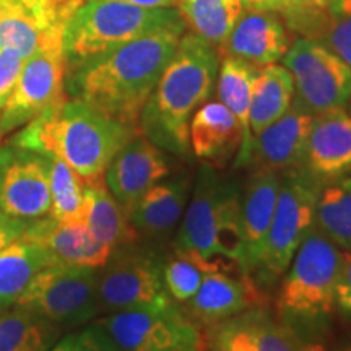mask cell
<instances>
[{
	"mask_svg": "<svg viewBox=\"0 0 351 351\" xmlns=\"http://www.w3.org/2000/svg\"><path fill=\"white\" fill-rule=\"evenodd\" d=\"M241 195L239 179L223 178L212 166H202L176 232V251L241 270Z\"/></svg>",
	"mask_w": 351,
	"mask_h": 351,
	"instance_id": "5b68a950",
	"label": "cell"
},
{
	"mask_svg": "<svg viewBox=\"0 0 351 351\" xmlns=\"http://www.w3.org/2000/svg\"><path fill=\"white\" fill-rule=\"evenodd\" d=\"M29 225V219H21L7 215L0 210V249L7 247L15 241L21 239L26 228Z\"/></svg>",
	"mask_w": 351,
	"mask_h": 351,
	"instance_id": "f35d334b",
	"label": "cell"
},
{
	"mask_svg": "<svg viewBox=\"0 0 351 351\" xmlns=\"http://www.w3.org/2000/svg\"><path fill=\"white\" fill-rule=\"evenodd\" d=\"M182 34H150L67 67L65 95L138 130L140 114Z\"/></svg>",
	"mask_w": 351,
	"mask_h": 351,
	"instance_id": "6da1fadb",
	"label": "cell"
},
{
	"mask_svg": "<svg viewBox=\"0 0 351 351\" xmlns=\"http://www.w3.org/2000/svg\"><path fill=\"white\" fill-rule=\"evenodd\" d=\"M60 330L33 311L12 306L0 313V351H51Z\"/></svg>",
	"mask_w": 351,
	"mask_h": 351,
	"instance_id": "f546056e",
	"label": "cell"
},
{
	"mask_svg": "<svg viewBox=\"0 0 351 351\" xmlns=\"http://www.w3.org/2000/svg\"><path fill=\"white\" fill-rule=\"evenodd\" d=\"M67 60L62 44H52L25 60L19 80L0 109V137L21 129L65 96Z\"/></svg>",
	"mask_w": 351,
	"mask_h": 351,
	"instance_id": "7c38bea8",
	"label": "cell"
},
{
	"mask_svg": "<svg viewBox=\"0 0 351 351\" xmlns=\"http://www.w3.org/2000/svg\"><path fill=\"white\" fill-rule=\"evenodd\" d=\"M295 101V83L283 65H265L258 69L254 82L249 124L252 137L278 121Z\"/></svg>",
	"mask_w": 351,
	"mask_h": 351,
	"instance_id": "484cf974",
	"label": "cell"
},
{
	"mask_svg": "<svg viewBox=\"0 0 351 351\" xmlns=\"http://www.w3.org/2000/svg\"><path fill=\"white\" fill-rule=\"evenodd\" d=\"M307 351H327V350L324 348V346H320L319 343H307ZM330 351H351V341L350 343L337 346L335 350H330Z\"/></svg>",
	"mask_w": 351,
	"mask_h": 351,
	"instance_id": "ee69618b",
	"label": "cell"
},
{
	"mask_svg": "<svg viewBox=\"0 0 351 351\" xmlns=\"http://www.w3.org/2000/svg\"><path fill=\"white\" fill-rule=\"evenodd\" d=\"M282 176L275 173H252L241 195V270L251 278L261 261L263 244L269 234L278 200Z\"/></svg>",
	"mask_w": 351,
	"mask_h": 351,
	"instance_id": "44dd1931",
	"label": "cell"
},
{
	"mask_svg": "<svg viewBox=\"0 0 351 351\" xmlns=\"http://www.w3.org/2000/svg\"><path fill=\"white\" fill-rule=\"evenodd\" d=\"M8 3H10V0H0V15H2V13L5 12V8L8 7Z\"/></svg>",
	"mask_w": 351,
	"mask_h": 351,
	"instance_id": "bcb514c9",
	"label": "cell"
},
{
	"mask_svg": "<svg viewBox=\"0 0 351 351\" xmlns=\"http://www.w3.org/2000/svg\"><path fill=\"white\" fill-rule=\"evenodd\" d=\"M319 43H322L327 49L339 56L351 69V16L337 19L332 28L324 34Z\"/></svg>",
	"mask_w": 351,
	"mask_h": 351,
	"instance_id": "e575fe53",
	"label": "cell"
},
{
	"mask_svg": "<svg viewBox=\"0 0 351 351\" xmlns=\"http://www.w3.org/2000/svg\"><path fill=\"white\" fill-rule=\"evenodd\" d=\"M21 239L41 247L54 265L101 269L112 251L91 234L85 223H64L49 215L32 219Z\"/></svg>",
	"mask_w": 351,
	"mask_h": 351,
	"instance_id": "d6986e66",
	"label": "cell"
},
{
	"mask_svg": "<svg viewBox=\"0 0 351 351\" xmlns=\"http://www.w3.org/2000/svg\"><path fill=\"white\" fill-rule=\"evenodd\" d=\"M291 44V33L278 13L245 8L218 52L265 67L280 62Z\"/></svg>",
	"mask_w": 351,
	"mask_h": 351,
	"instance_id": "ffe728a7",
	"label": "cell"
},
{
	"mask_svg": "<svg viewBox=\"0 0 351 351\" xmlns=\"http://www.w3.org/2000/svg\"><path fill=\"white\" fill-rule=\"evenodd\" d=\"M319 186L304 171L282 174L278 200L263 251L251 280L258 288H271L280 282L302 239L314 226V207Z\"/></svg>",
	"mask_w": 351,
	"mask_h": 351,
	"instance_id": "52a82bcc",
	"label": "cell"
},
{
	"mask_svg": "<svg viewBox=\"0 0 351 351\" xmlns=\"http://www.w3.org/2000/svg\"><path fill=\"white\" fill-rule=\"evenodd\" d=\"M205 271L191 254L176 251L165 258L163 280L169 298L176 302L186 304L199 289Z\"/></svg>",
	"mask_w": 351,
	"mask_h": 351,
	"instance_id": "d6a6232c",
	"label": "cell"
},
{
	"mask_svg": "<svg viewBox=\"0 0 351 351\" xmlns=\"http://www.w3.org/2000/svg\"><path fill=\"white\" fill-rule=\"evenodd\" d=\"M93 324L122 351H204L199 324L176 302L160 309L111 313Z\"/></svg>",
	"mask_w": 351,
	"mask_h": 351,
	"instance_id": "30bf717a",
	"label": "cell"
},
{
	"mask_svg": "<svg viewBox=\"0 0 351 351\" xmlns=\"http://www.w3.org/2000/svg\"><path fill=\"white\" fill-rule=\"evenodd\" d=\"M83 0H10L0 15V47L26 60L43 47L62 44L64 26Z\"/></svg>",
	"mask_w": 351,
	"mask_h": 351,
	"instance_id": "5bb4252c",
	"label": "cell"
},
{
	"mask_svg": "<svg viewBox=\"0 0 351 351\" xmlns=\"http://www.w3.org/2000/svg\"><path fill=\"white\" fill-rule=\"evenodd\" d=\"M256 65L244 62L236 57L225 56L219 59L217 77L218 101L230 109V112L239 122L243 132V147L236 155V166H245L252 147V132L249 124V109H251V96L256 77L258 73Z\"/></svg>",
	"mask_w": 351,
	"mask_h": 351,
	"instance_id": "cb8c5ba5",
	"label": "cell"
},
{
	"mask_svg": "<svg viewBox=\"0 0 351 351\" xmlns=\"http://www.w3.org/2000/svg\"><path fill=\"white\" fill-rule=\"evenodd\" d=\"M165 32L186 33L178 8H143L122 0H83L64 26L67 67Z\"/></svg>",
	"mask_w": 351,
	"mask_h": 351,
	"instance_id": "8992f818",
	"label": "cell"
},
{
	"mask_svg": "<svg viewBox=\"0 0 351 351\" xmlns=\"http://www.w3.org/2000/svg\"><path fill=\"white\" fill-rule=\"evenodd\" d=\"M245 8L251 10H270L278 13L283 7V0H243Z\"/></svg>",
	"mask_w": 351,
	"mask_h": 351,
	"instance_id": "60d3db41",
	"label": "cell"
},
{
	"mask_svg": "<svg viewBox=\"0 0 351 351\" xmlns=\"http://www.w3.org/2000/svg\"><path fill=\"white\" fill-rule=\"evenodd\" d=\"M282 62L295 83V99L311 114L350 104L351 69L322 43L298 38Z\"/></svg>",
	"mask_w": 351,
	"mask_h": 351,
	"instance_id": "8fae6325",
	"label": "cell"
},
{
	"mask_svg": "<svg viewBox=\"0 0 351 351\" xmlns=\"http://www.w3.org/2000/svg\"><path fill=\"white\" fill-rule=\"evenodd\" d=\"M5 99H7V98H0V109H2V106H3V103H5Z\"/></svg>",
	"mask_w": 351,
	"mask_h": 351,
	"instance_id": "7dc6e473",
	"label": "cell"
},
{
	"mask_svg": "<svg viewBox=\"0 0 351 351\" xmlns=\"http://www.w3.org/2000/svg\"><path fill=\"white\" fill-rule=\"evenodd\" d=\"M314 228L343 252L351 251V173L319 189Z\"/></svg>",
	"mask_w": 351,
	"mask_h": 351,
	"instance_id": "f1b7e54d",
	"label": "cell"
},
{
	"mask_svg": "<svg viewBox=\"0 0 351 351\" xmlns=\"http://www.w3.org/2000/svg\"><path fill=\"white\" fill-rule=\"evenodd\" d=\"M70 351H122L98 326L91 324L85 330L72 333Z\"/></svg>",
	"mask_w": 351,
	"mask_h": 351,
	"instance_id": "d590c367",
	"label": "cell"
},
{
	"mask_svg": "<svg viewBox=\"0 0 351 351\" xmlns=\"http://www.w3.org/2000/svg\"><path fill=\"white\" fill-rule=\"evenodd\" d=\"M98 270L49 265L29 282L15 306L41 315L60 328L78 327L101 314Z\"/></svg>",
	"mask_w": 351,
	"mask_h": 351,
	"instance_id": "9c48e42d",
	"label": "cell"
},
{
	"mask_svg": "<svg viewBox=\"0 0 351 351\" xmlns=\"http://www.w3.org/2000/svg\"><path fill=\"white\" fill-rule=\"evenodd\" d=\"M23 57L0 47V98H8L23 69Z\"/></svg>",
	"mask_w": 351,
	"mask_h": 351,
	"instance_id": "8d00e7d4",
	"label": "cell"
},
{
	"mask_svg": "<svg viewBox=\"0 0 351 351\" xmlns=\"http://www.w3.org/2000/svg\"><path fill=\"white\" fill-rule=\"evenodd\" d=\"M217 269L205 271L197 293L186 302L189 317L205 327L217 326L256 306H262L261 288L244 274Z\"/></svg>",
	"mask_w": 351,
	"mask_h": 351,
	"instance_id": "ac0fdd59",
	"label": "cell"
},
{
	"mask_svg": "<svg viewBox=\"0 0 351 351\" xmlns=\"http://www.w3.org/2000/svg\"><path fill=\"white\" fill-rule=\"evenodd\" d=\"M249 327L258 351H307V343L267 307L256 306L245 311Z\"/></svg>",
	"mask_w": 351,
	"mask_h": 351,
	"instance_id": "1f68e13d",
	"label": "cell"
},
{
	"mask_svg": "<svg viewBox=\"0 0 351 351\" xmlns=\"http://www.w3.org/2000/svg\"><path fill=\"white\" fill-rule=\"evenodd\" d=\"M49 265H54L51 257L28 241L0 249V313L15 306L29 282Z\"/></svg>",
	"mask_w": 351,
	"mask_h": 351,
	"instance_id": "4316f807",
	"label": "cell"
},
{
	"mask_svg": "<svg viewBox=\"0 0 351 351\" xmlns=\"http://www.w3.org/2000/svg\"><path fill=\"white\" fill-rule=\"evenodd\" d=\"M165 258L138 243L111 251L98 270L101 314L135 309H160L173 304L163 280Z\"/></svg>",
	"mask_w": 351,
	"mask_h": 351,
	"instance_id": "ba28073f",
	"label": "cell"
},
{
	"mask_svg": "<svg viewBox=\"0 0 351 351\" xmlns=\"http://www.w3.org/2000/svg\"><path fill=\"white\" fill-rule=\"evenodd\" d=\"M0 142H2V137H0Z\"/></svg>",
	"mask_w": 351,
	"mask_h": 351,
	"instance_id": "681fc988",
	"label": "cell"
},
{
	"mask_svg": "<svg viewBox=\"0 0 351 351\" xmlns=\"http://www.w3.org/2000/svg\"><path fill=\"white\" fill-rule=\"evenodd\" d=\"M137 134V129L65 96L10 140L20 147L60 158L80 176L83 184H90L104 179L116 153Z\"/></svg>",
	"mask_w": 351,
	"mask_h": 351,
	"instance_id": "3957f363",
	"label": "cell"
},
{
	"mask_svg": "<svg viewBox=\"0 0 351 351\" xmlns=\"http://www.w3.org/2000/svg\"><path fill=\"white\" fill-rule=\"evenodd\" d=\"M301 169L319 187L351 173V114L345 108L315 114Z\"/></svg>",
	"mask_w": 351,
	"mask_h": 351,
	"instance_id": "e0dca14e",
	"label": "cell"
},
{
	"mask_svg": "<svg viewBox=\"0 0 351 351\" xmlns=\"http://www.w3.org/2000/svg\"><path fill=\"white\" fill-rule=\"evenodd\" d=\"M219 52L215 46L186 32L163 75L145 104L138 132L171 155L189 158V124L217 88Z\"/></svg>",
	"mask_w": 351,
	"mask_h": 351,
	"instance_id": "7a4b0ae2",
	"label": "cell"
},
{
	"mask_svg": "<svg viewBox=\"0 0 351 351\" xmlns=\"http://www.w3.org/2000/svg\"><path fill=\"white\" fill-rule=\"evenodd\" d=\"M191 152L212 168H223L243 147L239 122L225 104L207 101L189 124Z\"/></svg>",
	"mask_w": 351,
	"mask_h": 351,
	"instance_id": "7402d4cb",
	"label": "cell"
},
{
	"mask_svg": "<svg viewBox=\"0 0 351 351\" xmlns=\"http://www.w3.org/2000/svg\"><path fill=\"white\" fill-rule=\"evenodd\" d=\"M210 351H258L244 313L208 327Z\"/></svg>",
	"mask_w": 351,
	"mask_h": 351,
	"instance_id": "836d02e7",
	"label": "cell"
},
{
	"mask_svg": "<svg viewBox=\"0 0 351 351\" xmlns=\"http://www.w3.org/2000/svg\"><path fill=\"white\" fill-rule=\"evenodd\" d=\"M314 114L295 99L291 108L265 127L252 140L247 165L252 173H275L282 176L300 169L304 160L306 143Z\"/></svg>",
	"mask_w": 351,
	"mask_h": 351,
	"instance_id": "2e32d148",
	"label": "cell"
},
{
	"mask_svg": "<svg viewBox=\"0 0 351 351\" xmlns=\"http://www.w3.org/2000/svg\"><path fill=\"white\" fill-rule=\"evenodd\" d=\"M168 174L166 152L138 132L112 158L104 173V181L129 217L138 200Z\"/></svg>",
	"mask_w": 351,
	"mask_h": 351,
	"instance_id": "9a60e30c",
	"label": "cell"
},
{
	"mask_svg": "<svg viewBox=\"0 0 351 351\" xmlns=\"http://www.w3.org/2000/svg\"><path fill=\"white\" fill-rule=\"evenodd\" d=\"M335 309L351 320V251L343 254V265L335 291Z\"/></svg>",
	"mask_w": 351,
	"mask_h": 351,
	"instance_id": "74e56055",
	"label": "cell"
},
{
	"mask_svg": "<svg viewBox=\"0 0 351 351\" xmlns=\"http://www.w3.org/2000/svg\"><path fill=\"white\" fill-rule=\"evenodd\" d=\"M122 2L143 8H173L178 5L179 0H122Z\"/></svg>",
	"mask_w": 351,
	"mask_h": 351,
	"instance_id": "b9f144b4",
	"label": "cell"
},
{
	"mask_svg": "<svg viewBox=\"0 0 351 351\" xmlns=\"http://www.w3.org/2000/svg\"><path fill=\"white\" fill-rule=\"evenodd\" d=\"M343 254L313 226L280 278L276 313L306 343H315L330 322Z\"/></svg>",
	"mask_w": 351,
	"mask_h": 351,
	"instance_id": "277c9868",
	"label": "cell"
},
{
	"mask_svg": "<svg viewBox=\"0 0 351 351\" xmlns=\"http://www.w3.org/2000/svg\"><path fill=\"white\" fill-rule=\"evenodd\" d=\"M176 7L189 32L218 51L245 10L243 0H179Z\"/></svg>",
	"mask_w": 351,
	"mask_h": 351,
	"instance_id": "83f0119b",
	"label": "cell"
},
{
	"mask_svg": "<svg viewBox=\"0 0 351 351\" xmlns=\"http://www.w3.org/2000/svg\"><path fill=\"white\" fill-rule=\"evenodd\" d=\"M350 114H351V101H350Z\"/></svg>",
	"mask_w": 351,
	"mask_h": 351,
	"instance_id": "c3c4849f",
	"label": "cell"
},
{
	"mask_svg": "<svg viewBox=\"0 0 351 351\" xmlns=\"http://www.w3.org/2000/svg\"><path fill=\"white\" fill-rule=\"evenodd\" d=\"M0 210L29 221L51 212L47 156L10 138L0 145Z\"/></svg>",
	"mask_w": 351,
	"mask_h": 351,
	"instance_id": "4fadbf2b",
	"label": "cell"
},
{
	"mask_svg": "<svg viewBox=\"0 0 351 351\" xmlns=\"http://www.w3.org/2000/svg\"><path fill=\"white\" fill-rule=\"evenodd\" d=\"M330 12L335 19H345L351 16V0H333L330 5Z\"/></svg>",
	"mask_w": 351,
	"mask_h": 351,
	"instance_id": "7bdbcfd3",
	"label": "cell"
},
{
	"mask_svg": "<svg viewBox=\"0 0 351 351\" xmlns=\"http://www.w3.org/2000/svg\"><path fill=\"white\" fill-rule=\"evenodd\" d=\"M333 0H283L280 12H307V10H330ZM278 12V13H280Z\"/></svg>",
	"mask_w": 351,
	"mask_h": 351,
	"instance_id": "ab89813d",
	"label": "cell"
},
{
	"mask_svg": "<svg viewBox=\"0 0 351 351\" xmlns=\"http://www.w3.org/2000/svg\"><path fill=\"white\" fill-rule=\"evenodd\" d=\"M49 166L51 212L49 217L64 223H83L85 213V184L65 161L47 155Z\"/></svg>",
	"mask_w": 351,
	"mask_h": 351,
	"instance_id": "4dcf8cb0",
	"label": "cell"
},
{
	"mask_svg": "<svg viewBox=\"0 0 351 351\" xmlns=\"http://www.w3.org/2000/svg\"><path fill=\"white\" fill-rule=\"evenodd\" d=\"M83 223L99 243L111 249L135 244L140 239L137 230L132 226L119 202L109 192L104 179L85 184Z\"/></svg>",
	"mask_w": 351,
	"mask_h": 351,
	"instance_id": "d4e9b609",
	"label": "cell"
},
{
	"mask_svg": "<svg viewBox=\"0 0 351 351\" xmlns=\"http://www.w3.org/2000/svg\"><path fill=\"white\" fill-rule=\"evenodd\" d=\"M70 346H72V335H67L65 339L57 341L51 351H70Z\"/></svg>",
	"mask_w": 351,
	"mask_h": 351,
	"instance_id": "f6af8a7d",
	"label": "cell"
},
{
	"mask_svg": "<svg viewBox=\"0 0 351 351\" xmlns=\"http://www.w3.org/2000/svg\"><path fill=\"white\" fill-rule=\"evenodd\" d=\"M192 179L189 174L158 182L145 194L129 215L140 236L163 238L181 223L191 199Z\"/></svg>",
	"mask_w": 351,
	"mask_h": 351,
	"instance_id": "603a6c76",
	"label": "cell"
}]
</instances>
